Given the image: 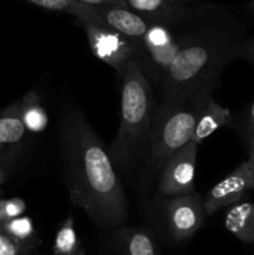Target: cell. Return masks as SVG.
<instances>
[{"instance_id":"obj_12","label":"cell","mask_w":254,"mask_h":255,"mask_svg":"<svg viewBox=\"0 0 254 255\" xmlns=\"http://www.w3.org/2000/svg\"><path fill=\"white\" fill-rule=\"evenodd\" d=\"M116 255H161L158 239L148 227L122 226L111 231Z\"/></svg>"},{"instance_id":"obj_23","label":"cell","mask_w":254,"mask_h":255,"mask_svg":"<svg viewBox=\"0 0 254 255\" xmlns=\"http://www.w3.org/2000/svg\"><path fill=\"white\" fill-rule=\"evenodd\" d=\"M239 59L246 60L254 66V37L246 40L239 52Z\"/></svg>"},{"instance_id":"obj_14","label":"cell","mask_w":254,"mask_h":255,"mask_svg":"<svg viewBox=\"0 0 254 255\" xmlns=\"http://www.w3.org/2000/svg\"><path fill=\"white\" fill-rule=\"evenodd\" d=\"M232 121H233V116L229 109L222 106L212 97L199 115L193 136H192V142L199 146L204 139L208 138L223 126L231 124Z\"/></svg>"},{"instance_id":"obj_2","label":"cell","mask_w":254,"mask_h":255,"mask_svg":"<svg viewBox=\"0 0 254 255\" xmlns=\"http://www.w3.org/2000/svg\"><path fill=\"white\" fill-rule=\"evenodd\" d=\"M178 52L161 85L162 99L189 91L209 82H221L222 72L246 42L244 22L223 6H197L181 24L174 25Z\"/></svg>"},{"instance_id":"obj_21","label":"cell","mask_w":254,"mask_h":255,"mask_svg":"<svg viewBox=\"0 0 254 255\" xmlns=\"http://www.w3.org/2000/svg\"><path fill=\"white\" fill-rule=\"evenodd\" d=\"M243 136L246 141L248 159L254 162V101L247 111L243 126Z\"/></svg>"},{"instance_id":"obj_1","label":"cell","mask_w":254,"mask_h":255,"mask_svg":"<svg viewBox=\"0 0 254 255\" xmlns=\"http://www.w3.org/2000/svg\"><path fill=\"white\" fill-rule=\"evenodd\" d=\"M59 144L70 201L100 228L114 231L128 219V201L109 151L75 105L61 110Z\"/></svg>"},{"instance_id":"obj_13","label":"cell","mask_w":254,"mask_h":255,"mask_svg":"<svg viewBox=\"0 0 254 255\" xmlns=\"http://www.w3.org/2000/svg\"><path fill=\"white\" fill-rule=\"evenodd\" d=\"M95 11L107 26L127 37L136 50L151 25L148 20L124 5L95 6Z\"/></svg>"},{"instance_id":"obj_3","label":"cell","mask_w":254,"mask_h":255,"mask_svg":"<svg viewBox=\"0 0 254 255\" xmlns=\"http://www.w3.org/2000/svg\"><path fill=\"white\" fill-rule=\"evenodd\" d=\"M219 82H209L189 91L162 99L156 107L151 131L143 151L142 188L159 176L166 162L192 141L197 121Z\"/></svg>"},{"instance_id":"obj_26","label":"cell","mask_w":254,"mask_h":255,"mask_svg":"<svg viewBox=\"0 0 254 255\" xmlns=\"http://www.w3.org/2000/svg\"><path fill=\"white\" fill-rule=\"evenodd\" d=\"M248 9H249V11L254 15V0H251V1H249Z\"/></svg>"},{"instance_id":"obj_16","label":"cell","mask_w":254,"mask_h":255,"mask_svg":"<svg viewBox=\"0 0 254 255\" xmlns=\"http://www.w3.org/2000/svg\"><path fill=\"white\" fill-rule=\"evenodd\" d=\"M20 117L29 133L37 134L44 132L49 126V114L42 105L41 97L36 90L27 91L19 100Z\"/></svg>"},{"instance_id":"obj_15","label":"cell","mask_w":254,"mask_h":255,"mask_svg":"<svg viewBox=\"0 0 254 255\" xmlns=\"http://www.w3.org/2000/svg\"><path fill=\"white\" fill-rule=\"evenodd\" d=\"M224 227L243 243H254V203L238 202L229 207L224 217Z\"/></svg>"},{"instance_id":"obj_5","label":"cell","mask_w":254,"mask_h":255,"mask_svg":"<svg viewBox=\"0 0 254 255\" xmlns=\"http://www.w3.org/2000/svg\"><path fill=\"white\" fill-rule=\"evenodd\" d=\"M178 52L176 27L151 22L136 50L137 66L148 82L159 89Z\"/></svg>"},{"instance_id":"obj_22","label":"cell","mask_w":254,"mask_h":255,"mask_svg":"<svg viewBox=\"0 0 254 255\" xmlns=\"http://www.w3.org/2000/svg\"><path fill=\"white\" fill-rule=\"evenodd\" d=\"M0 255H24L20 247L0 227Z\"/></svg>"},{"instance_id":"obj_25","label":"cell","mask_w":254,"mask_h":255,"mask_svg":"<svg viewBox=\"0 0 254 255\" xmlns=\"http://www.w3.org/2000/svg\"><path fill=\"white\" fill-rule=\"evenodd\" d=\"M5 179H6V174L4 173V171H2L1 166H0V184H1L2 182L5 181Z\"/></svg>"},{"instance_id":"obj_24","label":"cell","mask_w":254,"mask_h":255,"mask_svg":"<svg viewBox=\"0 0 254 255\" xmlns=\"http://www.w3.org/2000/svg\"><path fill=\"white\" fill-rule=\"evenodd\" d=\"M80 4L90 6H104V5H122V0H72Z\"/></svg>"},{"instance_id":"obj_11","label":"cell","mask_w":254,"mask_h":255,"mask_svg":"<svg viewBox=\"0 0 254 255\" xmlns=\"http://www.w3.org/2000/svg\"><path fill=\"white\" fill-rule=\"evenodd\" d=\"M122 5L149 22L171 26L184 21L196 7L192 0H122Z\"/></svg>"},{"instance_id":"obj_20","label":"cell","mask_w":254,"mask_h":255,"mask_svg":"<svg viewBox=\"0 0 254 255\" xmlns=\"http://www.w3.org/2000/svg\"><path fill=\"white\" fill-rule=\"evenodd\" d=\"M26 202L20 197L0 198V226L11 219L19 218L26 211Z\"/></svg>"},{"instance_id":"obj_4","label":"cell","mask_w":254,"mask_h":255,"mask_svg":"<svg viewBox=\"0 0 254 255\" xmlns=\"http://www.w3.org/2000/svg\"><path fill=\"white\" fill-rule=\"evenodd\" d=\"M121 115L116 137L109 149L115 168L127 174L143 156L153 122V90L136 61L132 60L122 77Z\"/></svg>"},{"instance_id":"obj_6","label":"cell","mask_w":254,"mask_h":255,"mask_svg":"<svg viewBox=\"0 0 254 255\" xmlns=\"http://www.w3.org/2000/svg\"><path fill=\"white\" fill-rule=\"evenodd\" d=\"M161 198L159 221L166 236L174 243L188 241L201 229L206 218L201 196L194 192L186 196Z\"/></svg>"},{"instance_id":"obj_18","label":"cell","mask_w":254,"mask_h":255,"mask_svg":"<svg viewBox=\"0 0 254 255\" xmlns=\"http://www.w3.org/2000/svg\"><path fill=\"white\" fill-rule=\"evenodd\" d=\"M24 1L41 7L44 10H49V11L72 15L77 21H102L101 17L95 11V6L80 4V2L72 1V0H24Z\"/></svg>"},{"instance_id":"obj_10","label":"cell","mask_w":254,"mask_h":255,"mask_svg":"<svg viewBox=\"0 0 254 255\" xmlns=\"http://www.w3.org/2000/svg\"><path fill=\"white\" fill-rule=\"evenodd\" d=\"M27 133L20 117L17 100L0 112V166L6 177L16 164L26 143Z\"/></svg>"},{"instance_id":"obj_8","label":"cell","mask_w":254,"mask_h":255,"mask_svg":"<svg viewBox=\"0 0 254 255\" xmlns=\"http://www.w3.org/2000/svg\"><path fill=\"white\" fill-rule=\"evenodd\" d=\"M197 154L198 144L191 141L166 162L157 186L161 197L171 198L194 193Z\"/></svg>"},{"instance_id":"obj_7","label":"cell","mask_w":254,"mask_h":255,"mask_svg":"<svg viewBox=\"0 0 254 255\" xmlns=\"http://www.w3.org/2000/svg\"><path fill=\"white\" fill-rule=\"evenodd\" d=\"M85 31L90 49L96 59L111 66L120 79L136 56V46L127 37L107 26L104 21H77Z\"/></svg>"},{"instance_id":"obj_19","label":"cell","mask_w":254,"mask_h":255,"mask_svg":"<svg viewBox=\"0 0 254 255\" xmlns=\"http://www.w3.org/2000/svg\"><path fill=\"white\" fill-rule=\"evenodd\" d=\"M51 255H86L72 216L60 224L55 234Z\"/></svg>"},{"instance_id":"obj_17","label":"cell","mask_w":254,"mask_h":255,"mask_svg":"<svg viewBox=\"0 0 254 255\" xmlns=\"http://www.w3.org/2000/svg\"><path fill=\"white\" fill-rule=\"evenodd\" d=\"M0 227L20 247L24 255L32 254L41 244V239L30 217L21 216Z\"/></svg>"},{"instance_id":"obj_9","label":"cell","mask_w":254,"mask_h":255,"mask_svg":"<svg viewBox=\"0 0 254 255\" xmlns=\"http://www.w3.org/2000/svg\"><path fill=\"white\" fill-rule=\"evenodd\" d=\"M251 189H254V162L247 159L207 192L202 198L204 213L212 216L217 211L229 208L241 202Z\"/></svg>"}]
</instances>
